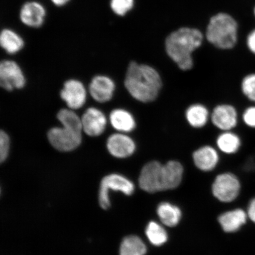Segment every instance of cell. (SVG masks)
<instances>
[{
	"mask_svg": "<svg viewBox=\"0 0 255 255\" xmlns=\"http://www.w3.org/2000/svg\"><path fill=\"white\" fill-rule=\"evenodd\" d=\"M10 141L7 133L1 130L0 132V161H5L8 155Z\"/></svg>",
	"mask_w": 255,
	"mask_h": 255,
	"instance_id": "obj_28",
	"label": "cell"
},
{
	"mask_svg": "<svg viewBox=\"0 0 255 255\" xmlns=\"http://www.w3.org/2000/svg\"><path fill=\"white\" fill-rule=\"evenodd\" d=\"M204 36L197 28L182 27L172 32L165 40L167 56L181 71L193 68V53L202 46Z\"/></svg>",
	"mask_w": 255,
	"mask_h": 255,
	"instance_id": "obj_2",
	"label": "cell"
},
{
	"mask_svg": "<svg viewBox=\"0 0 255 255\" xmlns=\"http://www.w3.org/2000/svg\"><path fill=\"white\" fill-rule=\"evenodd\" d=\"M82 130L68 126L55 127L48 132V139L54 148L60 151L74 150L82 142Z\"/></svg>",
	"mask_w": 255,
	"mask_h": 255,
	"instance_id": "obj_4",
	"label": "cell"
},
{
	"mask_svg": "<svg viewBox=\"0 0 255 255\" xmlns=\"http://www.w3.org/2000/svg\"><path fill=\"white\" fill-rule=\"evenodd\" d=\"M121 191L127 196H130L135 190L134 184L126 177L120 174L107 175L102 180L99 194V202L102 208L106 210L110 207V190Z\"/></svg>",
	"mask_w": 255,
	"mask_h": 255,
	"instance_id": "obj_5",
	"label": "cell"
},
{
	"mask_svg": "<svg viewBox=\"0 0 255 255\" xmlns=\"http://www.w3.org/2000/svg\"><path fill=\"white\" fill-rule=\"evenodd\" d=\"M163 164L158 161L147 162L143 167L139 177V186L148 193L163 191L162 180Z\"/></svg>",
	"mask_w": 255,
	"mask_h": 255,
	"instance_id": "obj_8",
	"label": "cell"
},
{
	"mask_svg": "<svg viewBox=\"0 0 255 255\" xmlns=\"http://www.w3.org/2000/svg\"><path fill=\"white\" fill-rule=\"evenodd\" d=\"M146 247L137 236H129L124 239L120 249V255H145Z\"/></svg>",
	"mask_w": 255,
	"mask_h": 255,
	"instance_id": "obj_23",
	"label": "cell"
},
{
	"mask_svg": "<svg viewBox=\"0 0 255 255\" xmlns=\"http://www.w3.org/2000/svg\"><path fill=\"white\" fill-rule=\"evenodd\" d=\"M241 119L245 126L255 129V104H251L245 108L241 115Z\"/></svg>",
	"mask_w": 255,
	"mask_h": 255,
	"instance_id": "obj_27",
	"label": "cell"
},
{
	"mask_svg": "<svg viewBox=\"0 0 255 255\" xmlns=\"http://www.w3.org/2000/svg\"><path fill=\"white\" fill-rule=\"evenodd\" d=\"M107 147L110 154L118 158H126L134 154L136 142L128 133L117 132L108 138Z\"/></svg>",
	"mask_w": 255,
	"mask_h": 255,
	"instance_id": "obj_10",
	"label": "cell"
},
{
	"mask_svg": "<svg viewBox=\"0 0 255 255\" xmlns=\"http://www.w3.org/2000/svg\"><path fill=\"white\" fill-rule=\"evenodd\" d=\"M46 11L44 6L37 1H29L23 5L20 12V20L27 26L38 28L43 25Z\"/></svg>",
	"mask_w": 255,
	"mask_h": 255,
	"instance_id": "obj_15",
	"label": "cell"
},
{
	"mask_svg": "<svg viewBox=\"0 0 255 255\" xmlns=\"http://www.w3.org/2000/svg\"><path fill=\"white\" fill-rule=\"evenodd\" d=\"M145 234L150 243L160 247L166 243L168 234L165 229L158 223L151 221L146 226Z\"/></svg>",
	"mask_w": 255,
	"mask_h": 255,
	"instance_id": "obj_24",
	"label": "cell"
},
{
	"mask_svg": "<svg viewBox=\"0 0 255 255\" xmlns=\"http://www.w3.org/2000/svg\"><path fill=\"white\" fill-rule=\"evenodd\" d=\"M89 90L94 100L98 103H105L113 98L116 90V84L108 76L98 75L92 79Z\"/></svg>",
	"mask_w": 255,
	"mask_h": 255,
	"instance_id": "obj_13",
	"label": "cell"
},
{
	"mask_svg": "<svg viewBox=\"0 0 255 255\" xmlns=\"http://www.w3.org/2000/svg\"><path fill=\"white\" fill-rule=\"evenodd\" d=\"M124 86L135 100L148 104L154 103L161 94L163 80L155 67L132 61L127 68Z\"/></svg>",
	"mask_w": 255,
	"mask_h": 255,
	"instance_id": "obj_1",
	"label": "cell"
},
{
	"mask_svg": "<svg viewBox=\"0 0 255 255\" xmlns=\"http://www.w3.org/2000/svg\"><path fill=\"white\" fill-rule=\"evenodd\" d=\"M240 119L237 108L229 103L216 105L210 115V123L221 132L235 130Z\"/></svg>",
	"mask_w": 255,
	"mask_h": 255,
	"instance_id": "obj_6",
	"label": "cell"
},
{
	"mask_svg": "<svg viewBox=\"0 0 255 255\" xmlns=\"http://www.w3.org/2000/svg\"><path fill=\"white\" fill-rule=\"evenodd\" d=\"M206 39L213 46L222 50H229L237 45L238 25L231 15L217 14L210 19L206 28Z\"/></svg>",
	"mask_w": 255,
	"mask_h": 255,
	"instance_id": "obj_3",
	"label": "cell"
},
{
	"mask_svg": "<svg viewBox=\"0 0 255 255\" xmlns=\"http://www.w3.org/2000/svg\"><path fill=\"white\" fill-rule=\"evenodd\" d=\"M134 0H111L110 6L115 14L124 16L131 10Z\"/></svg>",
	"mask_w": 255,
	"mask_h": 255,
	"instance_id": "obj_26",
	"label": "cell"
},
{
	"mask_svg": "<svg viewBox=\"0 0 255 255\" xmlns=\"http://www.w3.org/2000/svg\"><path fill=\"white\" fill-rule=\"evenodd\" d=\"M247 212L241 209L231 210L219 217L218 221L223 230L227 233L237 232L247 223Z\"/></svg>",
	"mask_w": 255,
	"mask_h": 255,
	"instance_id": "obj_19",
	"label": "cell"
},
{
	"mask_svg": "<svg viewBox=\"0 0 255 255\" xmlns=\"http://www.w3.org/2000/svg\"><path fill=\"white\" fill-rule=\"evenodd\" d=\"M254 14H255V8L254 9Z\"/></svg>",
	"mask_w": 255,
	"mask_h": 255,
	"instance_id": "obj_32",
	"label": "cell"
},
{
	"mask_svg": "<svg viewBox=\"0 0 255 255\" xmlns=\"http://www.w3.org/2000/svg\"><path fill=\"white\" fill-rule=\"evenodd\" d=\"M218 148L210 145L200 146L193 153L194 165L203 171H210L216 167L219 162Z\"/></svg>",
	"mask_w": 255,
	"mask_h": 255,
	"instance_id": "obj_14",
	"label": "cell"
},
{
	"mask_svg": "<svg viewBox=\"0 0 255 255\" xmlns=\"http://www.w3.org/2000/svg\"><path fill=\"white\" fill-rule=\"evenodd\" d=\"M51 1H52L55 5L61 7V6L66 5L70 0H51Z\"/></svg>",
	"mask_w": 255,
	"mask_h": 255,
	"instance_id": "obj_31",
	"label": "cell"
},
{
	"mask_svg": "<svg viewBox=\"0 0 255 255\" xmlns=\"http://www.w3.org/2000/svg\"><path fill=\"white\" fill-rule=\"evenodd\" d=\"M0 44L9 54H15L23 49L24 42L22 37L13 30L5 28L0 36Z\"/></svg>",
	"mask_w": 255,
	"mask_h": 255,
	"instance_id": "obj_22",
	"label": "cell"
},
{
	"mask_svg": "<svg viewBox=\"0 0 255 255\" xmlns=\"http://www.w3.org/2000/svg\"><path fill=\"white\" fill-rule=\"evenodd\" d=\"M161 222L168 227H174L179 223L182 213L179 207L168 202L159 204L157 209Z\"/></svg>",
	"mask_w": 255,
	"mask_h": 255,
	"instance_id": "obj_21",
	"label": "cell"
},
{
	"mask_svg": "<svg viewBox=\"0 0 255 255\" xmlns=\"http://www.w3.org/2000/svg\"><path fill=\"white\" fill-rule=\"evenodd\" d=\"M247 214L248 218L255 223V197L251 201L248 207Z\"/></svg>",
	"mask_w": 255,
	"mask_h": 255,
	"instance_id": "obj_30",
	"label": "cell"
},
{
	"mask_svg": "<svg viewBox=\"0 0 255 255\" xmlns=\"http://www.w3.org/2000/svg\"><path fill=\"white\" fill-rule=\"evenodd\" d=\"M246 43L249 51L255 56V29L248 35Z\"/></svg>",
	"mask_w": 255,
	"mask_h": 255,
	"instance_id": "obj_29",
	"label": "cell"
},
{
	"mask_svg": "<svg viewBox=\"0 0 255 255\" xmlns=\"http://www.w3.org/2000/svg\"><path fill=\"white\" fill-rule=\"evenodd\" d=\"M240 181L234 174L225 173L216 177L212 186L216 198L223 203H230L237 199L240 193Z\"/></svg>",
	"mask_w": 255,
	"mask_h": 255,
	"instance_id": "obj_7",
	"label": "cell"
},
{
	"mask_svg": "<svg viewBox=\"0 0 255 255\" xmlns=\"http://www.w3.org/2000/svg\"><path fill=\"white\" fill-rule=\"evenodd\" d=\"M87 91L84 84L78 80L71 79L65 82L60 92V97L69 109L75 110L84 106L87 100Z\"/></svg>",
	"mask_w": 255,
	"mask_h": 255,
	"instance_id": "obj_11",
	"label": "cell"
},
{
	"mask_svg": "<svg viewBox=\"0 0 255 255\" xmlns=\"http://www.w3.org/2000/svg\"><path fill=\"white\" fill-rule=\"evenodd\" d=\"M25 79L18 64L12 60H3L0 64V85L7 91L23 88Z\"/></svg>",
	"mask_w": 255,
	"mask_h": 255,
	"instance_id": "obj_9",
	"label": "cell"
},
{
	"mask_svg": "<svg viewBox=\"0 0 255 255\" xmlns=\"http://www.w3.org/2000/svg\"><path fill=\"white\" fill-rule=\"evenodd\" d=\"M82 130L90 136H100L106 128L107 120L105 114L96 108H89L81 118Z\"/></svg>",
	"mask_w": 255,
	"mask_h": 255,
	"instance_id": "obj_12",
	"label": "cell"
},
{
	"mask_svg": "<svg viewBox=\"0 0 255 255\" xmlns=\"http://www.w3.org/2000/svg\"><path fill=\"white\" fill-rule=\"evenodd\" d=\"M183 173L184 168L179 161L170 160L163 164V191L173 190L179 186L183 179Z\"/></svg>",
	"mask_w": 255,
	"mask_h": 255,
	"instance_id": "obj_18",
	"label": "cell"
},
{
	"mask_svg": "<svg viewBox=\"0 0 255 255\" xmlns=\"http://www.w3.org/2000/svg\"><path fill=\"white\" fill-rule=\"evenodd\" d=\"M110 120L112 126L119 132L128 133L136 128L135 118L129 111L117 108L111 112Z\"/></svg>",
	"mask_w": 255,
	"mask_h": 255,
	"instance_id": "obj_17",
	"label": "cell"
},
{
	"mask_svg": "<svg viewBox=\"0 0 255 255\" xmlns=\"http://www.w3.org/2000/svg\"><path fill=\"white\" fill-rule=\"evenodd\" d=\"M216 148L225 154H237L242 146L241 136L235 130L221 131L216 139Z\"/></svg>",
	"mask_w": 255,
	"mask_h": 255,
	"instance_id": "obj_20",
	"label": "cell"
},
{
	"mask_svg": "<svg viewBox=\"0 0 255 255\" xmlns=\"http://www.w3.org/2000/svg\"><path fill=\"white\" fill-rule=\"evenodd\" d=\"M241 93L251 104H255V72H251L242 78L240 84Z\"/></svg>",
	"mask_w": 255,
	"mask_h": 255,
	"instance_id": "obj_25",
	"label": "cell"
},
{
	"mask_svg": "<svg viewBox=\"0 0 255 255\" xmlns=\"http://www.w3.org/2000/svg\"><path fill=\"white\" fill-rule=\"evenodd\" d=\"M210 115L211 111L205 104L196 103L186 108L184 111V119L191 128L200 129L210 122Z\"/></svg>",
	"mask_w": 255,
	"mask_h": 255,
	"instance_id": "obj_16",
	"label": "cell"
}]
</instances>
